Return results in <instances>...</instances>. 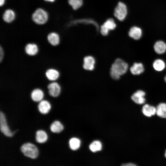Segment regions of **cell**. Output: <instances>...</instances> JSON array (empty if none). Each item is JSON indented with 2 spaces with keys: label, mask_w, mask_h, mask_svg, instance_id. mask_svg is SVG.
I'll return each mask as SVG.
<instances>
[{
  "label": "cell",
  "mask_w": 166,
  "mask_h": 166,
  "mask_svg": "<svg viewBox=\"0 0 166 166\" xmlns=\"http://www.w3.org/2000/svg\"><path fill=\"white\" fill-rule=\"evenodd\" d=\"M128 69L127 63L121 58L116 59L111 66L110 74L113 79L118 80L121 76L125 74Z\"/></svg>",
  "instance_id": "obj_1"
},
{
  "label": "cell",
  "mask_w": 166,
  "mask_h": 166,
  "mask_svg": "<svg viewBox=\"0 0 166 166\" xmlns=\"http://www.w3.org/2000/svg\"><path fill=\"white\" fill-rule=\"evenodd\" d=\"M49 17L47 12L42 8H38L33 12L31 15L33 21L36 24L42 25L48 20Z\"/></svg>",
  "instance_id": "obj_2"
},
{
  "label": "cell",
  "mask_w": 166,
  "mask_h": 166,
  "mask_svg": "<svg viewBox=\"0 0 166 166\" xmlns=\"http://www.w3.org/2000/svg\"><path fill=\"white\" fill-rule=\"evenodd\" d=\"M21 150L26 156L31 159H35L38 156V150L36 146L30 143L23 144L21 147Z\"/></svg>",
  "instance_id": "obj_3"
},
{
  "label": "cell",
  "mask_w": 166,
  "mask_h": 166,
  "mask_svg": "<svg viewBox=\"0 0 166 166\" xmlns=\"http://www.w3.org/2000/svg\"><path fill=\"white\" fill-rule=\"evenodd\" d=\"M127 9L125 4L121 2H118L114 9V15L120 21L124 20L127 15Z\"/></svg>",
  "instance_id": "obj_4"
},
{
  "label": "cell",
  "mask_w": 166,
  "mask_h": 166,
  "mask_svg": "<svg viewBox=\"0 0 166 166\" xmlns=\"http://www.w3.org/2000/svg\"><path fill=\"white\" fill-rule=\"evenodd\" d=\"M0 129L1 132L7 137H11L14 134L7 125L4 113L1 111L0 112Z\"/></svg>",
  "instance_id": "obj_5"
},
{
  "label": "cell",
  "mask_w": 166,
  "mask_h": 166,
  "mask_svg": "<svg viewBox=\"0 0 166 166\" xmlns=\"http://www.w3.org/2000/svg\"><path fill=\"white\" fill-rule=\"evenodd\" d=\"M116 26L113 19L112 18H109L101 26V33L103 36H107L109 33V31L115 29Z\"/></svg>",
  "instance_id": "obj_6"
},
{
  "label": "cell",
  "mask_w": 166,
  "mask_h": 166,
  "mask_svg": "<svg viewBox=\"0 0 166 166\" xmlns=\"http://www.w3.org/2000/svg\"><path fill=\"white\" fill-rule=\"evenodd\" d=\"M49 94L53 97H57L60 94L61 92V87L56 82H53L49 83L47 86Z\"/></svg>",
  "instance_id": "obj_7"
},
{
  "label": "cell",
  "mask_w": 166,
  "mask_h": 166,
  "mask_svg": "<svg viewBox=\"0 0 166 166\" xmlns=\"http://www.w3.org/2000/svg\"><path fill=\"white\" fill-rule=\"evenodd\" d=\"M16 13L12 9H6L2 14L3 21L6 23H10L13 22L16 18Z\"/></svg>",
  "instance_id": "obj_8"
},
{
  "label": "cell",
  "mask_w": 166,
  "mask_h": 166,
  "mask_svg": "<svg viewBox=\"0 0 166 166\" xmlns=\"http://www.w3.org/2000/svg\"><path fill=\"white\" fill-rule=\"evenodd\" d=\"M145 92L141 90L136 91L131 96L132 100L135 103L138 104H142L145 101L144 96Z\"/></svg>",
  "instance_id": "obj_9"
},
{
  "label": "cell",
  "mask_w": 166,
  "mask_h": 166,
  "mask_svg": "<svg viewBox=\"0 0 166 166\" xmlns=\"http://www.w3.org/2000/svg\"><path fill=\"white\" fill-rule=\"evenodd\" d=\"M96 63L94 58L91 56H87L83 59V67L85 70L92 71L94 69Z\"/></svg>",
  "instance_id": "obj_10"
},
{
  "label": "cell",
  "mask_w": 166,
  "mask_h": 166,
  "mask_svg": "<svg viewBox=\"0 0 166 166\" xmlns=\"http://www.w3.org/2000/svg\"><path fill=\"white\" fill-rule=\"evenodd\" d=\"M144 70L143 64L140 62H135L130 68V71L133 75H139Z\"/></svg>",
  "instance_id": "obj_11"
},
{
  "label": "cell",
  "mask_w": 166,
  "mask_h": 166,
  "mask_svg": "<svg viewBox=\"0 0 166 166\" xmlns=\"http://www.w3.org/2000/svg\"><path fill=\"white\" fill-rule=\"evenodd\" d=\"M47 40L51 45L56 46L60 43V37L57 33L55 32H52L48 34Z\"/></svg>",
  "instance_id": "obj_12"
},
{
  "label": "cell",
  "mask_w": 166,
  "mask_h": 166,
  "mask_svg": "<svg viewBox=\"0 0 166 166\" xmlns=\"http://www.w3.org/2000/svg\"><path fill=\"white\" fill-rule=\"evenodd\" d=\"M142 35V31L139 27L137 26H133L131 27L128 32L129 36L134 40L140 39Z\"/></svg>",
  "instance_id": "obj_13"
},
{
  "label": "cell",
  "mask_w": 166,
  "mask_h": 166,
  "mask_svg": "<svg viewBox=\"0 0 166 166\" xmlns=\"http://www.w3.org/2000/svg\"><path fill=\"white\" fill-rule=\"evenodd\" d=\"M51 105L49 102L46 100L41 101L38 106L39 111L42 114H45L49 113L51 109Z\"/></svg>",
  "instance_id": "obj_14"
},
{
  "label": "cell",
  "mask_w": 166,
  "mask_h": 166,
  "mask_svg": "<svg viewBox=\"0 0 166 166\" xmlns=\"http://www.w3.org/2000/svg\"><path fill=\"white\" fill-rule=\"evenodd\" d=\"M26 53L29 55L34 56L38 53V45L34 43L27 44L25 48Z\"/></svg>",
  "instance_id": "obj_15"
},
{
  "label": "cell",
  "mask_w": 166,
  "mask_h": 166,
  "mask_svg": "<svg viewBox=\"0 0 166 166\" xmlns=\"http://www.w3.org/2000/svg\"><path fill=\"white\" fill-rule=\"evenodd\" d=\"M44 96L43 91L41 89L38 88L34 89L31 94V99L35 102H40L42 100Z\"/></svg>",
  "instance_id": "obj_16"
},
{
  "label": "cell",
  "mask_w": 166,
  "mask_h": 166,
  "mask_svg": "<svg viewBox=\"0 0 166 166\" xmlns=\"http://www.w3.org/2000/svg\"><path fill=\"white\" fill-rule=\"evenodd\" d=\"M45 75L49 80L54 81L58 79L59 77L60 73L57 70L53 69H50L46 71Z\"/></svg>",
  "instance_id": "obj_17"
},
{
  "label": "cell",
  "mask_w": 166,
  "mask_h": 166,
  "mask_svg": "<svg viewBox=\"0 0 166 166\" xmlns=\"http://www.w3.org/2000/svg\"><path fill=\"white\" fill-rule=\"evenodd\" d=\"M154 49L157 53L162 54L166 51V44L162 41H157L154 45Z\"/></svg>",
  "instance_id": "obj_18"
},
{
  "label": "cell",
  "mask_w": 166,
  "mask_h": 166,
  "mask_svg": "<svg viewBox=\"0 0 166 166\" xmlns=\"http://www.w3.org/2000/svg\"><path fill=\"white\" fill-rule=\"evenodd\" d=\"M142 112L146 116L150 117L156 113V108L148 104H145L142 107Z\"/></svg>",
  "instance_id": "obj_19"
},
{
  "label": "cell",
  "mask_w": 166,
  "mask_h": 166,
  "mask_svg": "<svg viewBox=\"0 0 166 166\" xmlns=\"http://www.w3.org/2000/svg\"><path fill=\"white\" fill-rule=\"evenodd\" d=\"M156 114L160 117L166 118V103H161L156 107Z\"/></svg>",
  "instance_id": "obj_20"
},
{
  "label": "cell",
  "mask_w": 166,
  "mask_h": 166,
  "mask_svg": "<svg viewBox=\"0 0 166 166\" xmlns=\"http://www.w3.org/2000/svg\"><path fill=\"white\" fill-rule=\"evenodd\" d=\"M48 136L46 132L42 130H39L36 132V140L38 143H43L47 140Z\"/></svg>",
  "instance_id": "obj_21"
},
{
  "label": "cell",
  "mask_w": 166,
  "mask_h": 166,
  "mask_svg": "<svg viewBox=\"0 0 166 166\" xmlns=\"http://www.w3.org/2000/svg\"><path fill=\"white\" fill-rule=\"evenodd\" d=\"M63 129V125L58 121H54L52 124L50 126V130L53 133H59L61 132Z\"/></svg>",
  "instance_id": "obj_22"
},
{
  "label": "cell",
  "mask_w": 166,
  "mask_h": 166,
  "mask_svg": "<svg viewBox=\"0 0 166 166\" xmlns=\"http://www.w3.org/2000/svg\"><path fill=\"white\" fill-rule=\"evenodd\" d=\"M153 67L155 70L160 72L163 71L165 69V64L162 60L158 59L155 60L153 62Z\"/></svg>",
  "instance_id": "obj_23"
},
{
  "label": "cell",
  "mask_w": 166,
  "mask_h": 166,
  "mask_svg": "<svg viewBox=\"0 0 166 166\" xmlns=\"http://www.w3.org/2000/svg\"><path fill=\"white\" fill-rule=\"evenodd\" d=\"M69 144L70 148L73 150H75L80 147L81 141L78 138L73 137L69 140Z\"/></svg>",
  "instance_id": "obj_24"
},
{
  "label": "cell",
  "mask_w": 166,
  "mask_h": 166,
  "mask_svg": "<svg viewBox=\"0 0 166 166\" xmlns=\"http://www.w3.org/2000/svg\"><path fill=\"white\" fill-rule=\"evenodd\" d=\"M102 144L99 141H93L89 145V148L90 150L93 152L100 151L102 148Z\"/></svg>",
  "instance_id": "obj_25"
},
{
  "label": "cell",
  "mask_w": 166,
  "mask_h": 166,
  "mask_svg": "<svg viewBox=\"0 0 166 166\" xmlns=\"http://www.w3.org/2000/svg\"><path fill=\"white\" fill-rule=\"evenodd\" d=\"M68 3L73 10H76L82 6L83 1V0H68Z\"/></svg>",
  "instance_id": "obj_26"
},
{
  "label": "cell",
  "mask_w": 166,
  "mask_h": 166,
  "mask_svg": "<svg viewBox=\"0 0 166 166\" xmlns=\"http://www.w3.org/2000/svg\"><path fill=\"white\" fill-rule=\"evenodd\" d=\"M4 52L3 48L0 45V62H2L4 58Z\"/></svg>",
  "instance_id": "obj_27"
},
{
  "label": "cell",
  "mask_w": 166,
  "mask_h": 166,
  "mask_svg": "<svg viewBox=\"0 0 166 166\" xmlns=\"http://www.w3.org/2000/svg\"><path fill=\"white\" fill-rule=\"evenodd\" d=\"M122 165L124 166H136V165L134 163H129L123 164Z\"/></svg>",
  "instance_id": "obj_28"
},
{
  "label": "cell",
  "mask_w": 166,
  "mask_h": 166,
  "mask_svg": "<svg viewBox=\"0 0 166 166\" xmlns=\"http://www.w3.org/2000/svg\"><path fill=\"white\" fill-rule=\"evenodd\" d=\"M6 0H0V6H2L5 3Z\"/></svg>",
  "instance_id": "obj_29"
},
{
  "label": "cell",
  "mask_w": 166,
  "mask_h": 166,
  "mask_svg": "<svg viewBox=\"0 0 166 166\" xmlns=\"http://www.w3.org/2000/svg\"><path fill=\"white\" fill-rule=\"evenodd\" d=\"M44 1L50 3H52L55 2L56 0H43Z\"/></svg>",
  "instance_id": "obj_30"
},
{
  "label": "cell",
  "mask_w": 166,
  "mask_h": 166,
  "mask_svg": "<svg viewBox=\"0 0 166 166\" xmlns=\"http://www.w3.org/2000/svg\"><path fill=\"white\" fill-rule=\"evenodd\" d=\"M164 80L166 82V75L164 77Z\"/></svg>",
  "instance_id": "obj_31"
},
{
  "label": "cell",
  "mask_w": 166,
  "mask_h": 166,
  "mask_svg": "<svg viewBox=\"0 0 166 166\" xmlns=\"http://www.w3.org/2000/svg\"><path fill=\"white\" fill-rule=\"evenodd\" d=\"M165 157H166V150L165 152Z\"/></svg>",
  "instance_id": "obj_32"
}]
</instances>
